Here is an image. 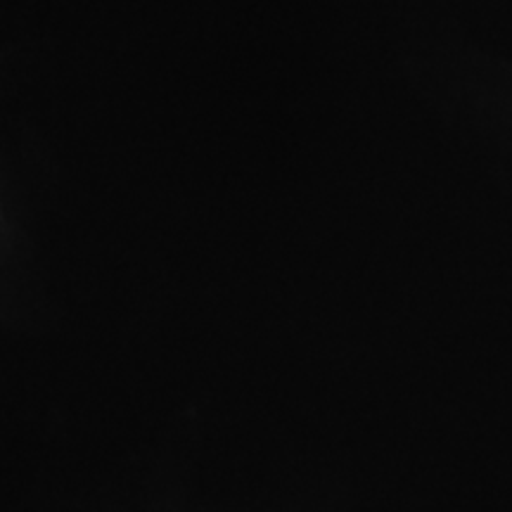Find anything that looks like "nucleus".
<instances>
[]
</instances>
